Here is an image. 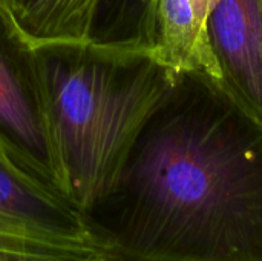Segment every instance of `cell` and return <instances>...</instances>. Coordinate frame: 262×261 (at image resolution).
Wrapping results in <instances>:
<instances>
[{"instance_id": "277c9868", "label": "cell", "mask_w": 262, "mask_h": 261, "mask_svg": "<svg viewBox=\"0 0 262 261\" xmlns=\"http://www.w3.org/2000/svg\"><path fill=\"white\" fill-rule=\"evenodd\" d=\"M0 148L26 174L68 198L37 45L2 3Z\"/></svg>"}, {"instance_id": "ba28073f", "label": "cell", "mask_w": 262, "mask_h": 261, "mask_svg": "<svg viewBox=\"0 0 262 261\" xmlns=\"http://www.w3.org/2000/svg\"><path fill=\"white\" fill-rule=\"evenodd\" d=\"M155 0H94L91 40L150 48Z\"/></svg>"}, {"instance_id": "52a82bcc", "label": "cell", "mask_w": 262, "mask_h": 261, "mask_svg": "<svg viewBox=\"0 0 262 261\" xmlns=\"http://www.w3.org/2000/svg\"><path fill=\"white\" fill-rule=\"evenodd\" d=\"M94 0H25L17 17L34 43L89 40Z\"/></svg>"}, {"instance_id": "8fae6325", "label": "cell", "mask_w": 262, "mask_h": 261, "mask_svg": "<svg viewBox=\"0 0 262 261\" xmlns=\"http://www.w3.org/2000/svg\"><path fill=\"white\" fill-rule=\"evenodd\" d=\"M97 261H123V260H120L118 257H115V255L109 254L107 257H104V258H100V260H97Z\"/></svg>"}, {"instance_id": "6da1fadb", "label": "cell", "mask_w": 262, "mask_h": 261, "mask_svg": "<svg viewBox=\"0 0 262 261\" xmlns=\"http://www.w3.org/2000/svg\"><path fill=\"white\" fill-rule=\"evenodd\" d=\"M100 208L123 261H262V125L218 82L178 74Z\"/></svg>"}, {"instance_id": "7a4b0ae2", "label": "cell", "mask_w": 262, "mask_h": 261, "mask_svg": "<svg viewBox=\"0 0 262 261\" xmlns=\"http://www.w3.org/2000/svg\"><path fill=\"white\" fill-rule=\"evenodd\" d=\"M35 45L68 200L92 215L114 194L135 143L178 74L147 46L91 38Z\"/></svg>"}, {"instance_id": "3957f363", "label": "cell", "mask_w": 262, "mask_h": 261, "mask_svg": "<svg viewBox=\"0 0 262 261\" xmlns=\"http://www.w3.org/2000/svg\"><path fill=\"white\" fill-rule=\"evenodd\" d=\"M112 245L97 220L0 148V261H97Z\"/></svg>"}, {"instance_id": "9c48e42d", "label": "cell", "mask_w": 262, "mask_h": 261, "mask_svg": "<svg viewBox=\"0 0 262 261\" xmlns=\"http://www.w3.org/2000/svg\"><path fill=\"white\" fill-rule=\"evenodd\" d=\"M216 2H218V0H192L193 8H195V14H196L198 25H200L201 31H203L206 35H207V31H206L207 17H209V12H210V9L213 8V5H215Z\"/></svg>"}, {"instance_id": "30bf717a", "label": "cell", "mask_w": 262, "mask_h": 261, "mask_svg": "<svg viewBox=\"0 0 262 261\" xmlns=\"http://www.w3.org/2000/svg\"><path fill=\"white\" fill-rule=\"evenodd\" d=\"M23 2H25V0H0V3H2L3 6H6V8L15 15V18L18 17V14H20V11H21Z\"/></svg>"}, {"instance_id": "5b68a950", "label": "cell", "mask_w": 262, "mask_h": 261, "mask_svg": "<svg viewBox=\"0 0 262 261\" xmlns=\"http://www.w3.org/2000/svg\"><path fill=\"white\" fill-rule=\"evenodd\" d=\"M206 31L220 85L262 125V0H218Z\"/></svg>"}, {"instance_id": "8992f818", "label": "cell", "mask_w": 262, "mask_h": 261, "mask_svg": "<svg viewBox=\"0 0 262 261\" xmlns=\"http://www.w3.org/2000/svg\"><path fill=\"white\" fill-rule=\"evenodd\" d=\"M150 49L175 74L200 72L221 82L218 63L198 25L192 0H155Z\"/></svg>"}]
</instances>
